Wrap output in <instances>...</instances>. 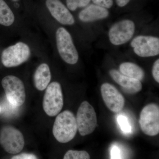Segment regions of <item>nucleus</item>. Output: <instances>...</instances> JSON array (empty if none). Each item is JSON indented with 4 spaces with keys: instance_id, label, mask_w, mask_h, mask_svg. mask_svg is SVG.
Here are the masks:
<instances>
[{
    "instance_id": "obj_5",
    "label": "nucleus",
    "mask_w": 159,
    "mask_h": 159,
    "mask_svg": "<svg viewBox=\"0 0 159 159\" xmlns=\"http://www.w3.org/2000/svg\"><path fill=\"white\" fill-rule=\"evenodd\" d=\"M2 84L10 103L16 107L24 104L26 99L25 89L20 78L12 75L6 76L2 80Z\"/></svg>"
},
{
    "instance_id": "obj_14",
    "label": "nucleus",
    "mask_w": 159,
    "mask_h": 159,
    "mask_svg": "<svg viewBox=\"0 0 159 159\" xmlns=\"http://www.w3.org/2000/svg\"><path fill=\"white\" fill-rule=\"evenodd\" d=\"M109 11L107 9L92 4L80 12L79 19L84 22H91L107 17Z\"/></svg>"
},
{
    "instance_id": "obj_23",
    "label": "nucleus",
    "mask_w": 159,
    "mask_h": 159,
    "mask_svg": "<svg viewBox=\"0 0 159 159\" xmlns=\"http://www.w3.org/2000/svg\"><path fill=\"white\" fill-rule=\"evenodd\" d=\"M10 159H38V158L32 153H23L14 156Z\"/></svg>"
},
{
    "instance_id": "obj_3",
    "label": "nucleus",
    "mask_w": 159,
    "mask_h": 159,
    "mask_svg": "<svg viewBox=\"0 0 159 159\" xmlns=\"http://www.w3.org/2000/svg\"><path fill=\"white\" fill-rule=\"evenodd\" d=\"M77 129L82 136L93 133L97 125V114L88 101L81 102L76 116Z\"/></svg>"
},
{
    "instance_id": "obj_16",
    "label": "nucleus",
    "mask_w": 159,
    "mask_h": 159,
    "mask_svg": "<svg viewBox=\"0 0 159 159\" xmlns=\"http://www.w3.org/2000/svg\"><path fill=\"white\" fill-rule=\"evenodd\" d=\"M120 73L126 77L142 80L145 77V72L136 64L130 62H123L119 66Z\"/></svg>"
},
{
    "instance_id": "obj_9",
    "label": "nucleus",
    "mask_w": 159,
    "mask_h": 159,
    "mask_svg": "<svg viewBox=\"0 0 159 159\" xmlns=\"http://www.w3.org/2000/svg\"><path fill=\"white\" fill-rule=\"evenodd\" d=\"M135 29L134 23L131 20H122L116 23L109 31L111 43L116 46L127 43L133 36Z\"/></svg>"
},
{
    "instance_id": "obj_10",
    "label": "nucleus",
    "mask_w": 159,
    "mask_h": 159,
    "mask_svg": "<svg viewBox=\"0 0 159 159\" xmlns=\"http://www.w3.org/2000/svg\"><path fill=\"white\" fill-rule=\"evenodd\" d=\"M134 53L141 57L156 56L159 54L158 38L140 35L134 38L131 43Z\"/></svg>"
},
{
    "instance_id": "obj_21",
    "label": "nucleus",
    "mask_w": 159,
    "mask_h": 159,
    "mask_svg": "<svg viewBox=\"0 0 159 159\" xmlns=\"http://www.w3.org/2000/svg\"><path fill=\"white\" fill-rule=\"evenodd\" d=\"M95 5L104 7L106 9H110L113 5V0H92Z\"/></svg>"
},
{
    "instance_id": "obj_8",
    "label": "nucleus",
    "mask_w": 159,
    "mask_h": 159,
    "mask_svg": "<svg viewBox=\"0 0 159 159\" xmlns=\"http://www.w3.org/2000/svg\"><path fill=\"white\" fill-rule=\"evenodd\" d=\"M30 54L31 51L28 45L20 42L3 51L2 62L6 67L17 66L26 62L30 57Z\"/></svg>"
},
{
    "instance_id": "obj_4",
    "label": "nucleus",
    "mask_w": 159,
    "mask_h": 159,
    "mask_svg": "<svg viewBox=\"0 0 159 159\" xmlns=\"http://www.w3.org/2000/svg\"><path fill=\"white\" fill-rule=\"evenodd\" d=\"M57 51L62 59L69 64L77 63L79 55L70 34L65 28L61 27L56 33Z\"/></svg>"
},
{
    "instance_id": "obj_7",
    "label": "nucleus",
    "mask_w": 159,
    "mask_h": 159,
    "mask_svg": "<svg viewBox=\"0 0 159 159\" xmlns=\"http://www.w3.org/2000/svg\"><path fill=\"white\" fill-rule=\"evenodd\" d=\"M139 125L142 131L149 136H155L159 133V107L155 103H149L140 114Z\"/></svg>"
},
{
    "instance_id": "obj_25",
    "label": "nucleus",
    "mask_w": 159,
    "mask_h": 159,
    "mask_svg": "<svg viewBox=\"0 0 159 159\" xmlns=\"http://www.w3.org/2000/svg\"><path fill=\"white\" fill-rule=\"evenodd\" d=\"M130 0H116L117 5L119 7H122L126 6Z\"/></svg>"
},
{
    "instance_id": "obj_20",
    "label": "nucleus",
    "mask_w": 159,
    "mask_h": 159,
    "mask_svg": "<svg viewBox=\"0 0 159 159\" xmlns=\"http://www.w3.org/2000/svg\"><path fill=\"white\" fill-rule=\"evenodd\" d=\"M118 122L123 132L127 133L130 132L131 130V127L126 117L124 116H119L118 118Z\"/></svg>"
},
{
    "instance_id": "obj_24",
    "label": "nucleus",
    "mask_w": 159,
    "mask_h": 159,
    "mask_svg": "<svg viewBox=\"0 0 159 159\" xmlns=\"http://www.w3.org/2000/svg\"><path fill=\"white\" fill-rule=\"evenodd\" d=\"M111 159H121L120 150L117 146H113L111 150Z\"/></svg>"
},
{
    "instance_id": "obj_13",
    "label": "nucleus",
    "mask_w": 159,
    "mask_h": 159,
    "mask_svg": "<svg viewBox=\"0 0 159 159\" xmlns=\"http://www.w3.org/2000/svg\"><path fill=\"white\" fill-rule=\"evenodd\" d=\"M109 74L114 81L122 86L125 93L134 94L142 90V85L140 80L126 77L116 70H111Z\"/></svg>"
},
{
    "instance_id": "obj_2",
    "label": "nucleus",
    "mask_w": 159,
    "mask_h": 159,
    "mask_svg": "<svg viewBox=\"0 0 159 159\" xmlns=\"http://www.w3.org/2000/svg\"><path fill=\"white\" fill-rule=\"evenodd\" d=\"M46 89L43 98V109L49 116H55L59 113L64 105L61 86L59 83L54 81Z\"/></svg>"
},
{
    "instance_id": "obj_27",
    "label": "nucleus",
    "mask_w": 159,
    "mask_h": 159,
    "mask_svg": "<svg viewBox=\"0 0 159 159\" xmlns=\"http://www.w3.org/2000/svg\"><path fill=\"white\" fill-rule=\"evenodd\" d=\"M2 107H1L0 106V113H1V112H2Z\"/></svg>"
},
{
    "instance_id": "obj_11",
    "label": "nucleus",
    "mask_w": 159,
    "mask_h": 159,
    "mask_svg": "<svg viewBox=\"0 0 159 159\" xmlns=\"http://www.w3.org/2000/svg\"><path fill=\"white\" fill-rule=\"evenodd\" d=\"M100 91L102 99L110 110L117 113L123 109L125 98L114 85L105 83L101 85Z\"/></svg>"
},
{
    "instance_id": "obj_17",
    "label": "nucleus",
    "mask_w": 159,
    "mask_h": 159,
    "mask_svg": "<svg viewBox=\"0 0 159 159\" xmlns=\"http://www.w3.org/2000/svg\"><path fill=\"white\" fill-rule=\"evenodd\" d=\"M14 21L13 11L4 0H0V25L8 27L12 25Z\"/></svg>"
},
{
    "instance_id": "obj_19",
    "label": "nucleus",
    "mask_w": 159,
    "mask_h": 159,
    "mask_svg": "<svg viewBox=\"0 0 159 159\" xmlns=\"http://www.w3.org/2000/svg\"><path fill=\"white\" fill-rule=\"evenodd\" d=\"M91 0H66V3L67 8L72 11L78 8L86 7L89 5Z\"/></svg>"
},
{
    "instance_id": "obj_1",
    "label": "nucleus",
    "mask_w": 159,
    "mask_h": 159,
    "mask_svg": "<svg viewBox=\"0 0 159 159\" xmlns=\"http://www.w3.org/2000/svg\"><path fill=\"white\" fill-rule=\"evenodd\" d=\"M76 117L70 111H63L57 115L53 127V134L56 140L61 143L70 142L77 134Z\"/></svg>"
},
{
    "instance_id": "obj_26",
    "label": "nucleus",
    "mask_w": 159,
    "mask_h": 159,
    "mask_svg": "<svg viewBox=\"0 0 159 159\" xmlns=\"http://www.w3.org/2000/svg\"><path fill=\"white\" fill-rule=\"evenodd\" d=\"M11 1H13V2H17V1H19V0H11Z\"/></svg>"
},
{
    "instance_id": "obj_18",
    "label": "nucleus",
    "mask_w": 159,
    "mask_h": 159,
    "mask_svg": "<svg viewBox=\"0 0 159 159\" xmlns=\"http://www.w3.org/2000/svg\"><path fill=\"white\" fill-rule=\"evenodd\" d=\"M63 159H90V156L85 151L69 150L65 154Z\"/></svg>"
},
{
    "instance_id": "obj_12",
    "label": "nucleus",
    "mask_w": 159,
    "mask_h": 159,
    "mask_svg": "<svg viewBox=\"0 0 159 159\" xmlns=\"http://www.w3.org/2000/svg\"><path fill=\"white\" fill-rule=\"evenodd\" d=\"M46 6L52 16L58 22L69 25L75 23L73 16L60 0H46Z\"/></svg>"
},
{
    "instance_id": "obj_22",
    "label": "nucleus",
    "mask_w": 159,
    "mask_h": 159,
    "mask_svg": "<svg viewBox=\"0 0 159 159\" xmlns=\"http://www.w3.org/2000/svg\"><path fill=\"white\" fill-rule=\"evenodd\" d=\"M152 76L154 79L159 83V59H157L154 63L152 70Z\"/></svg>"
},
{
    "instance_id": "obj_15",
    "label": "nucleus",
    "mask_w": 159,
    "mask_h": 159,
    "mask_svg": "<svg viewBox=\"0 0 159 159\" xmlns=\"http://www.w3.org/2000/svg\"><path fill=\"white\" fill-rule=\"evenodd\" d=\"M51 75L50 67L48 64L40 65L34 75V83L35 88L39 91H43L47 88L51 80Z\"/></svg>"
},
{
    "instance_id": "obj_6",
    "label": "nucleus",
    "mask_w": 159,
    "mask_h": 159,
    "mask_svg": "<svg viewBox=\"0 0 159 159\" xmlns=\"http://www.w3.org/2000/svg\"><path fill=\"white\" fill-rule=\"evenodd\" d=\"M0 144L6 152L16 154L23 150L25 145L23 134L10 125L3 127L0 132Z\"/></svg>"
}]
</instances>
